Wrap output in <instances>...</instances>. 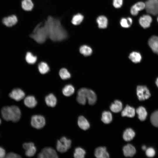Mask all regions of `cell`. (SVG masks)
Instances as JSON below:
<instances>
[{
    "mask_svg": "<svg viewBox=\"0 0 158 158\" xmlns=\"http://www.w3.org/2000/svg\"><path fill=\"white\" fill-rule=\"evenodd\" d=\"M44 23L47 31L48 37L52 41H61L67 37V32L59 19L49 16Z\"/></svg>",
    "mask_w": 158,
    "mask_h": 158,
    "instance_id": "obj_1",
    "label": "cell"
},
{
    "mask_svg": "<svg viewBox=\"0 0 158 158\" xmlns=\"http://www.w3.org/2000/svg\"><path fill=\"white\" fill-rule=\"evenodd\" d=\"M1 114L3 118L7 121H11L16 122L20 119L21 113L19 108L16 106L4 107L1 110Z\"/></svg>",
    "mask_w": 158,
    "mask_h": 158,
    "instance_id": "obj_2",
    "label": "cell"
},
{
    "mask_svg": "<svg viewBox=\"0 0 158 158\" xmlns=\"http://www.w3.org/2000/svg\"><path fill=\"white\" fill-rule=\"evenodd\" d=\"M30 37L38 43L41 44L44 42L48 37V34L44 23H41L38 24Z\"/></svg>",
    "mask_w": 158,
    "mask_h": 158,
    "instance_id": "obj_3",
    "label": "cell"
},
{
    "mask_svg": "<svg viewBox=\"0 0 158 158\" xmlns=\"http://www.w3.org/2000/svg\"><path fill=\"white\" fill-rule=\"evenodd\" d=\"M78 95L83 96L87 99L88 104L91 105L94 104L97 100V96L95 92L92 90L85 88L80 89L78 92Z\"/></svg>",
    "mask_w": 158,
    "mask_h": 158,
    "instance_id": "obj_4",
    "label": "cell"
},
{
    "mask_svg": "<svg viewBox=\"0 0 158 158\" xmlns=\"http://www.w3.org/2000/svg\"><path fill=\"white\" fill-rule=\"evenodd\" d=\"M71 141L65 137L61 138L60 140L57 142L56 148L57 150L61 153L66 152L71 147Z\"/></svg>",
    "mask_w": 158,
    "mask_h": 158,
    "instance_id": "obj_5",
    "label": "cell"
},
{
    "mask_svg": "<svg viewBox=\"0 0 158 158\" xmlns=\"http://www.w3.org/2000/svg\"><path fill=\"white\" fill-rule=\"evenodd\" d=\"M145 4L147 12L153 15L158 14V0H147Z\"/></svg>",
    "mask_w": 158,
    "mask_h": 158,
    "instance_id": "obj_6",
    "label": "cell"
},
{
    "mask_svg": "<svg viewBox=\"0 0 158 158\" xmlns=\"http://www.w3.org/2000/svg\"><path fill=\"white\" fill-rule=\"evenodd\" d=\"M136 92L138 99L140 101L147 99L151 96L149 90L145 86H138L137 87Z\"/></svg>",
    "mask_w": 158,
    "mask_h": 158,
    "instance_id": "obj_7",
    "label": "cell"
},
{
    "mask_svg": "<svg viewBox=\"0 0 158 158\" xmlns=\"http://www.w3.org/2000/svg\"><path fill=\"white\" fill-rule=\"evenodd\" d=\"M31 124L32 126L35 128L37 129L41 128L45 125V118L41 115L33 116L31 118Z\"/></svg>",
    "mask_w": 158,
    "mask_h": 158,
    "instance_id": "obj_8",
    "label": "cell"
},
{
    "mask_svg": "<svg viewBox=\"0 0 158 158\" xmlns=\"http://www.w3.org/2000/svg\"><path fill=\"white\" fill-rule=\"evenodd\" d=\"M39 158H57L58 157L56 151L52 148L47 147L42 149L37 155Z\"/></svg>",
    "mask_w": 158,
    "mask_h": 158,
    "instance_id": "obj_9",
    "label": "cell"
},
{
    "mask_svg": "<svg viewBox=\"0 0 158 158\" xmlns=\"http://www.w3.org/2000/svg\"><path fill=\"white\" fill-rule=\"evenodd\" d=\"M23 147L25 150V154L28 157L34 156L36 152V148L34 144L32 142L24 143Z\"/></svg>",
    "mask_w": 158,
    "mask_h": 158,
    "instance_id": "obj_10",
    "label": "cell"
},
{
    "mask_svg": "<svg viewBox=\"0 0 158 158\" xmlns=\"http://www.w3.org/2000/svg\"><path fill=\"white\" fill-rule=\"evenodd\" d=\"M18 22L17 16L12 15L5 17L2 19L3 24L7 27H12L16 25Z\"/></svg>",
    "mask_w": 158,
    "mask_h": 158,
    "instance_id": "obj_11",
    "label": "cell"
},
{
    "mask_svg": "<svg viewBox=\"0 0 158 158\" xmlns=\"http://www.w3.org/2000/svg\"><path fill=\"white\" fill-rule=\"evenodd\" d=\"M25 94L24 91L19 88L13 89L9 94L10 98L16 101H19L23 99Z\"/></svg>",
    "mask_w": 158,
    "mask_h": 158,
    "instance_id": "obj_12",
    "label": "cell"
},
{
    "mask_svg": "<svg viewBox=\"0 0 158 158\" xmlns=\"http://www.w3.org/2000/svg\"><path fill=\"white\" fill-rule=\"evenodd\" d=\"M152 21L151 17L148 15H145L140 17L139 22L140 25L144 28L149 27Z\"/></svg>",
    "mask_w": 158,
    "mask_h": 158,
    "instance_id": "obj_13",
    "label": "cell"
},
{
    "mask_svg": "<svg viewBox=\"0 0 158 158\" xmlns=\"http://www.w3.org/2000/svg\"><path fill=\"white\" fill-rule=\"evenodd\" d=\"M145 8V4L142 1L138 2L133 5L131 8L130 12L133 16H137L139 12Z\"/></svg>",
    "mask_w": 158,
    "mask_h": 158,
    "instance_id": "obj_14",
    "label": "cell"
},
{
    "mask_svg": "<svg viewBox=\"0 0 158 158\" xmlns=\"http://www.w3.org/2000/svg\"><path fill=\"white\" fill-rule=\"evenodd\" d=\"M148 43L152 51L158 54V37L154 35L152 36L149 39Z\"/></svg>",
    "mask_w": 158,
    "mask_h": 158,
    "instance_id": "obj_15",
    "label": "cell"
},
{
    "mask_svg": "<svg viewBox=\"0 0 158 158\" xmlns=\"http://www.w3.org/2000/svg\"><path fill=\"white\" fill-rule=\"evenodd\" d=\"M95 155L98 158H108L109 157L105 147H100L96 149Z\"/></svg>",
    "mask_w": 158,
    "mask_h": 158,
    "instance_id": "obj_16",
    "label": "cell"
},
{
    "mask_svg": "<svg viewBox=\"0 0 158 158\" xmlns=\"http://www.w3.org/2000/svg\"><path fill=\"white\" fill-rule=\"evenodd\" d=\"M123 153L126 157H132L136 153V149L132 145L128 144L123 148Z\"/></svg>",
    "mask_w": 158,
    "mask_h": 158,
    "instance_id": "obj_17",
    "label": "cell"
},
{
    "mask_svg": "<svg viewBox=\"0 0 158 158\" xmlns=\"http://www.w3.org/2000/svg\"><path fill=\"white\" fill-rule=\"evenodd\" d=\"M135 114V109L128 105H127L121 113V116L123 117L127 116L130 118L133 117Z\"/></svg>",
    "mask_w": 158,
    "mask_h": 158,
    "instance_id": "obj_18",
    "label": "cell"
},
{
    "mask_svg": "<svg viewBox=\"0 0 158 158\" xmlns=\"http://www.w3.org/2000/svg\"><path fill=\"white\" fill-rule=\"evenodd\" d=\"M78 124L82 129L86 130L90 127V124L87 119L83 116H79L78 119Z\"/></svg>",
    "mask_w": 158,
    "mask_h": 158,
    "instance_id": "obj_19",
    "label": "cell"
},
{
    "mask_svg": "<svg viewBox=\"0 0 158 158\" xmlns=\"http://www.w3.org/2000/svg\"><path fill=\"white\" fill-rule=\"evenodd\" d=\"M24 103L27 107L30 108H32L36 105L37 102L34 97L30 95L28 96L25 98Z\"/></svg>",
    "mask_w": 158,
    "mask_h": 158,
    "instance_id": "obj_20",
    "label": "cell"
},
{
    "mask_svg": "<svg viewBox=\"0 0 158 158\" xmlns=\"http://www.w3.org/2000/svg\"><path fill=\"white\" fill-rule=\"evenodd\" d=\"M45 100L47 105L50 107H54L56 105L57 99L52 94H50L45 97Z\"/></svg>",
    "mask_w": 158,
    "mask_h": 158,
    "instance_id": "obj_21",
    "label": "cell"
},
{
    "mask_svg": "<svg viewBox=\"0 0 158 158\" xmlns=\"http://www.w3.org/2000/svg\"><path fill=\"white\" fill-rule=\"evenodd\" d=\"M135 135L134 130L131 128H128L123 132V138L126 141H130L133 138Z\"/></svg>",
    "mask_w": 158,
    "mask_h": 158,
    "instance_id": "obj_22",
    "label": "cell"
},
{
    "mask_svg": "<svg viewBox=\"0 0 158 158\" xmlns=\"http://www.w3.org/2000/svg\"><path fill=\"white\" fill-rule=\"evenodd\" d=\"M123 105L121 101L118 100H115L110 107L111 110L114 113H118L122 109Z\"/></svg>",
    "mask_w": 158,
    "mask_h": 158,
    "instance_id": "obj_23",
    "label": "cell"
},
{
    "mask_svg": "<svg viewBox=\"0 0 158 158\" xmlns=\"http://www.w3.org/2000/svg\"><path fill=\"white\" fill-rule=\"evenodd\" d=\"M139 119L141 121H145L146 119L147 113L145 108L142 106L138 107L136 110Z\"/></svg>",
    "mask_w": 158,
    "mask_h": 158,
    "instance_id": "obj_24",
    "label": "cell"
},
{
    "mask_svg": "<svg viewBox=\"0 0 158 158\" xmlns=\"http://www.w3.org/2000/svg\"><path fill=\"white\" fill-rule=\"evenodd\" d=\"M21 6L23 10L29 11L32 9L34 4L31 0H22L21 2Z\"/></svg>",
    "mask_w": 158,
    "mask_h": 158,
    "instance_id": "obj_25",
    "label": "cell"
},
{
    "mask_svg": "<svg viewBox=\"0 0 158 158\" xmlns=\"http://www.w3.org/2000/svg\"><path fill=\"white\" fill-rule=\"evenodd\" d=\"M97 22L99 27L100 28L104 29L107 27L108 20L107 18L104 16H99L97 19Z\"/></svg>",
    "mask_w": 158,
    "mask_h": 158,
    "instance_id": "obj_26",
    "label": "cell"
},
{
    "mask_svg": "<svg viewBox=\"0 0 158 158\" xmlns=\"http://www.w3.org/2000/svg\"><path fill=\"white\" fill-rule=\"evenodd\" d=\"M112 120L111 113L109 111H105L102 114L101 120L104 123L108 124L111 122Z\"/></svg>",
    "mask_w": 158,
    "mask_h": 158,
    "instance_id": "obj_27",
    "label": "cell"
},
{
    "mask_svg": "<svg viewBox=\"0 0 158 158\" xmlns=\"http://www.w3.org/2000/svg\"><path fill=\"white\" fill-rule=\"evenodd\" d=\"M129 58L134 63H137L140 61L142 59L141 54L138 52L133 51L129 55Z\"/></svg>",
    "mask_w": 158,
    "mask_h": 158,
    "instance_id": "obj_28",
    "label": "cell"
},
{
    "mask_svg": "<svg viewBox=\"0 0 158 158\" xmlns=\"http://www.w3.org/2000/svg\"><path fill=\"white\" fill-rule=\"evenodd\" d=\"M75 89L73 86L71 85H66L62 90V93L64 95L68 97L72 95L74 92Z\"/></svg>",
    "mask_w": 158,
    "mask_h": 158,
    "instance_id": "obj_29",
    "label": "cell"
},
{
    "mask_svg": "<svg viewBox=\"0 0 158 158\" xmlns=\"http://www.w3.org/2000/svg\"><path fill=\"white\" fill-rule=\"evenodd\" d=\"M80 53L85 56H88L92 54V50L91 47L86 45H83L80 48Z\"/></svg>",
    "mask_w": 158,
    "mask_h": 158,
    "instance_id": "obj_30",
    "label": "cell"
},
{
    "mask_svg": "<svg viewBox=\"0 0 158 158\" xmlns=\"http://www.w3.org/2000/svg\"><path fill=\"white\" fill-rule=\"evenodd\" d=\"M86 152L84 149L80 147H77L75 150L73 156L75 158H83Z\"/></svg>",
    "mask_w": 158,
    "mask_h": 158,
    "instance_id": "obj_31",
    "label": "cell"
},
{
    "mask_svg": "<svg viewBox=\"0 0 158 158\" xmlns=\"http://www.w3.org/2000/svg\"><path fill=\"white\" fill-rule=\"evenodd\" d=\"M132 22V20L130 17H128L126 18H123L120 20V24L122 27L127 28L131 26Z\"/></svg>",
    "mask_w": 158,
    "mask_h": 158,
    "instance_id": "obj_32",
    "label": "cell"
},
{
    "mask_svg": "<svg viewBox=\"0 0 158 158\" xmlns=\"http://www.w3.org/2000/svg\"><path fill=\"white\" fill-rule=\"evenodd\" d=\"M38 68L40 72L42 74L47 73L49 70L48 64L45 62H42L38 65Z\"/></svg>",
    "mask_w": 158,
    "mask_h": 158,
    "instance_id": "obj_33",
    "label": "cell"
},
{
    "mask_svg": "<svg viewBox=\"0 0 158 158\" xmlns=\"http://www.w3.org/2000/svg\"><path fill=\"white\" fill-rule=\"evenodd\" d=\"M83 18L84 17L83 15L80 13H78L73 16L71 22L74 25H78L82 22Z\"/></svg>",
    "mask_w": 158,
    "mask_h": 158,
    "instance_id": "obj_34",
    "label": "cell"
},
{
    "mask_svg": "<svg viewBox=\"0 0 158 158\" xmlns=\"http://www.w3.org/2000/svg\"><path fill=\"white\" fill-rule=\"evenodd\" d=\"M25 60L28 63L32 64L36 61L37 57L34 56L31 52H28L26 54Z\"/></svg>",
    "mask_w": 158,
    "mask_h": 158,
    "instance_id": "obj_35",
    "label": "cell"
},
{
    "mask_svg": "<svg viewBox=\"0 0 158 158\" xmlns=\"http://www.w3.org/2000/svg\"><path fill=\"white\" fill-rule=\"evenodd\" d=\"M59 75L63 80H66L70 78L71 75L68 70L65 68H62L60 69L59 72Z\"/></svg>",
    "mask_w": 158,
    "mask_h": 158,
    "instance_id": "obj_36",
    "label": "cell"
},
{
    "mask_svg": "<svg viewBox=\"0 0 158 158\" xmlns=\"http://www.w3.org/2000/svg\"><path fill=\"white\" fill-rule=\"evenodd\" d=\"M151 122L154 126L158 127V111L153 113L150 117Z\"/></svg>",
    "mask_w": 158,
    "mask_h": 158,
    "instance_id": "obj_37",
    "label": "cell"
},
{
    "mask_svg": "<svg viewBox=\"0 0 158 158\" xmlns=\"http://www.w3.org/2000/svg\"><path fill=\"white\" fill-rule=\"evenodd\" d=\"M146 154L148 157H153L155 154V151L152 148H149L146 149Z\"/></svg>",
    "mask_w": 158,
    "mask_h": 158,
    "instance_id": "obj_38",
    "label": "cell"
},
{
    "mask_svg": "<svg viewBox=\"0 0 158 158\" xmlns=\"http://www.w3.org/2000/svg\"><path fill=\"white\" fill-rule=\"evenodd\" d=\"M77 102L80 104L84 105L86 102V98L85 97L78 95L76 99Z\"/></svg>",
    "mask_w": 158,
    "mask_h": 158,
    "instance_id": "obj_39",
    "label": "cell"
},
{
    "mask_svg": "<svg viewBox=\"0 0 158 158\" xmlns=\"http://www.w3.org/2000/svg\"><path fill=\"white\" fill-rule=\"evenodd\" d=\"M123 3V0H113V5L114 7L119 8L122 6Z\"/></svg>",
    "mask_w": 158,
    "mask_h": 158,
    "instance_id": "obj_40",
    "label": "cell"
},
{
    "mask_svg": "<svg viewBox=\"0 0 158 158\" xmlns=\"http://www.w3.org/2000/svg\"><path fill=\"white\" fill-rule=\"evenodd\" d=\"M5 157L7 158H21V157L20 155L16 153L10 152L6 155Z\"/></svg>",
    "mask_w": 158,
    "mask_h": 158,
    "instance_id": "obj_41",
    "label": "cell"
},
{
    "mask_svg": "<svg viewBox=\"0 0 158 158\" xmlns=\"http://www.w3.org/2000/svg\"><path fill=\"white\" fill-rule=\"evenodd\" d=\"M6 156V152L5 150L0 146V158H4Z\"/></svg>",
    "mask_w": 158,
    "mask_h": 158,
    "instance_id": "obj_42",
    "label": "cell"
},
{
    "mask_svg": "<svg viewBox=\"0 0 158 158\" xmlns=\"http://www.w3.org/2000/svg\"><path fill=\"white\" fill-rule=\"evenodd\" d=\"M155 83L157 86L158 87V77L156 79L155 81Z\"/></svg>",
    "mask_w": 158,
    "mask_h": 158,
    "instance_id": "obj_43",
    "label": "cell"
},
{
    "mask_svg": "<svg viewBox=\"0 0 158 158\" xmlns=\"http://www.w3.org/2000/svg\"><path fill=\"white\" fill-rule=\"evenodd\" d=\"M146 147L145 145H143L142 147V149L144 150H146Z\"/></svg>",
    "mask_w": 158,
    "mask_h": 158,
    "instance_id": "obj_44",
    "label": "cell"
},
{
    "mask_svg": "<svg viewBox=\"0 0 158 158\" xmlns=\"http://www.w3.org/2000/svg\"><path fill=\"white\" fill-rule=\"evenodd\" d=\"M1 121L0 119V124H1Z\"/></svg>",
    "mask_w": 158,
    "mask_h": 158,
    "instance_id": "obj_45",
    "label": "cell"
},
{
    "mask_svg": "<svg viewBox=\"0 0 158 158\" xmlns=\"http://www.w3.org/2000/svg\"><path fill=\"white\" fill-rule=\"evenodd\" d=\"M157 22H158V17H157Z\"/></svg>",
    "mask_w": 158,
    "mask_h": 158,
    "instance_id": "obj_46",
    "label": "cell"
}]
</instances>
